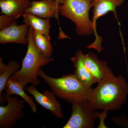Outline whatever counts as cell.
<instances>
[{"mask_svg": "<svg viewBox=\"0 0 128 128\" xmlns=\"http://www.w3.org/2000/svg\"><path fill=\"white\" fill-rule=\"evenodd\" d=\"M98 84L88 99L96 110H119L126 102L128 84L122 76L112 75Z\"/></svg>", "mask_w": 128, "mask_h": 128, "instance_id": "cell-1", "label": "cell"}, {"mask_svg": "<svg viewBox=\"0 0 128 128\" xmlns=\"http://www.w3.org/2000/svg\"><path fill=\"white\" fill-rule=\"evenodd\" d=\"M38 75L45 81L56 97L68 103L88 100L93 89L81 82L74 74H69L60 78H54L47 75L40 69Z\"/></svg>", "mask_w": 128, "mask_h": 128, "instance_id": "cell-2", "label": "cell"}, {"mask_svg": "<svg viewBox=\"0 0 128 128\" xmlns=\"http://www.w3.org/2000/svg\"><path fill=\"white\" fill-rule=\"evenodd\" d=\"M33 29L29 28L28 33V49L22 61L20 69L11 76L21 83L25 88L28 84L39 85L38 72L43 66L54 61V58L45 56L36 48L33 38Z\"/></svg>", "mask_w": 128, "mask_h": 128, "instance_id": "cell-3", "label": "cell"}, {"mask_svg": "<svg viewBox=\"0 0 128 128\" xmlns=\"http://www.w3.org/2000/svg\"><path fill=\"white\" fill-rule=\"evenodd\" d=\"M92 7V0H64L59 6V15L75 24L78 35H90L94 32L93 24L89 17Z\"/></svg>", "mask_w": 128, "mask_h": 128, "instance_id": "cell-4", "label": "cell"}, {"mask_svg": "<svg viewBox=\"0 0 128 128\" xmlns=\"http://www.w3.org/2000/svg\"><path fill=\"white\" fill-rule=\"evenodd\" d=\"M100 114L88 99L74 102L72 103L71 116L63 128H93L96 120Z\"/></svg>", "mask_w": 128, "mask_h": 128, "instance_id": "cell-5", "label": "cell"}, {"mask_svg": "<svg viewBox=\"0 0 128 128\" xmlns=\"http://www.w3.org/2000/svg\"><path fill=\"white\" fill-rule=\"evenodd\" d=\"M124 0H92V6L93 7L92 22L94 27V34L96 37L95 41L92 44L86 46L88 48L96 50L98 53H100L104 48L102 46V38L98 36L96 30V22L98 19L112 12L114 17L118 20L120 25L116 12V8L123 3Z\"/></svg>", "mask_w": 128, "mask_h": 128, "instance_id": "cell-6", "label": "cell"}, {"mask_svg": "<svg viewBox=\"0 0 128 128\" xmlns=\"http://www.w3.org/2000/svg\"><path fill=\"white\" fill-rule=\"evenodd\" d=\"M2 96L8 104L0 106V128H12L25 116L23 109L26 102L19 99L17 95L11 96L4 93Z\"/></svg>", "mask_w": 128, "mask_h": 128, "instance_id": "cell-7", "label": "cell"}, {"mask_svg": "<svg viewBox=\"0 0 128 128\" xmlns=\"http://www.w3.org/2000/svg\"><path fill=\"white\" fill-rule=\"evenodd\" d=\"M25 89L34 97L37 103L50 111L53 115L57 118H64L61 104L52 92L46 90L41 93L33 85L25 88Z\"/></svg>", "mask_w": 128, "mask_h": 128, "instance_id": "cell-8", "label": "cell"}, {"mask_svg": "<svg viewBox=\"0 0 128 128\" xmlns=\"http://www.w3.org/2000/svg\"><path fill=\"white\" fill-rule=\"evenodd\" d=\"M83 60L86 68L97 83L114 74L112 69L108 66L107 62L100 60L94 53L84 54Z\"/></svg>", "mask_w": 128, "mask_h": 128, "instance_id": "cell-9", "label": "cell"}, {"mask_svg": "<svg viewBox=\"0 0 128 128\" xmlns=\"http://www.w3.org/2000/svg\"><path fill=\"white\" fill-rule=\"evenodd\" d=\"M29 26L26 24L18 25L12 24L0 32V43L2 44L14 43L28 44V33Z\"/></svg>", "mask_w": 128, "mask_h": 128, "instance_id": "cell-10", "label": "cell"}, {"mask_svg": "<svg viewBox=\"0 0 128 128\" xmlns=\"http://www.w3.org/2000/svg\"><path fill=\"white\" fill-rule=\"evenodd\" d=\"M59 5L56 0L32 1L30 7L25 12L45 19L55 18L58 20Z\"/></svg>", "mask_w": 128, "mask_h": 128, "instance_id": "cell-11", "label": "cell"}, {"mask_svg": "<svg viewBox=\"0 0 128 128\" xmlns=\"http://www.w3.org/2000/svg\"><path fill=\"white\" fill-rule=\"evenodd\" d=\"M31 3L30 0H0L1 14L16 20L30 7Z\"/></svg>", "mask_w": 128, "mask_h": 128, "instance_id": "cell-12", "label": "cell"}, {"mask_svg": "<svg viewBox=\"0 0 128 128\" xmlns=\"http://www.w3.org/2000/svg\"><path fill=\"white\" fill-rule=\"evenodd\" d=\"M84 54L81 50L76 53L71 58L75 68L74 74L81 82L89 87L96 82L85 65L83 60Z\"/></svg>", "mask_w": 128, "mask_h": 128, "instance_id": "cell-13", "label": "cell"}, {"mask_svg": "<svg viewBox=\"0 0 128 128\" xmlns=\"http://www.w3.org/2000/svg\"><path fill=\"white\" fill-rule=\"evenodd\" d=\"M24 89L20 82L10 77L6 83L4 90L6 92V94L8 96L17 95L20 96L29 105L32 112L36 113L37 111L36 105L32 98L26 94Z\"/></svg>", "mask_w": 128, "mask_h": 128, "instance_id": "cell-14", "label": "cell"}, {"mask_svg": "<svg viewBox=\"0 0 128 128\" xmlns=\"http://www.w3.org/2000/svg\"><path fill=\"white\" fill-rule=\"evenodd\" d=\"M23 21L29 27L39 32L48 38L50 39V31L51 25L50 19H45L28 12H24L22 16Z\"/></svg>", "mask_w": 128, "mask_h": 128, "instance_id": "cell-15", "label": "cell"}, {"mask_svg": "<svg viewBox=\"0 0 128 128\" xmlns=\"http://www.w3.org/2000/svg\"><path fill=\"white\" fill-rule=\"evenodd\" d=\"M20 68V64L16 60H10L6 64L2 62V58H0V103L2 105L6 102L2 94L8 80Z\"/></svg>", "mask_w": 128, "mask_h": 128, "instance_id": "cell-16", "label": "cell"}, {"mask_svg": "<svg viewBox=\"0 0 128 128\" xmlns=\"http://www.w3.org/2000/svg\"><path fill=\"white\" fill-rule=\"evenodd\" d=\"M33 38L34 45L38 50L48 57L52 54L53 49L50 40L39 32L33 30Z\"/></svg>", "mask_w": 128, "mask_h": 128, "instance_id": "cell-17", "label": "cell"}, {"mask_svg": "<svg viewBox=\"0 0 128 128\" xmlns=\"http://www.w3.org/2000/svg\"><path fill=\"white\" fill-rule=\"evenodd\" d=\"M16 22V20L7 15L2 14L0 16V30H3Z\"/></svg>", "mask_w": 128, "mask_h": 128, "instance_id": "cell-18", "label": "cell"}, {"mask_svg": "<svg viewBox=\"0 0 128 128\" xmlns=\"http://www.w3.org/2000/svg\"><path fill=\"white\" fill-rule=\"evenodd\" d=\"M112 122L118 126L128 128V118L125 115H121L119 116L112 117Z\"/></svg>", "mask_w": 128, "mask_h": 128, "instance_id": "cell-19", "label": "cell"}, {"mask_svg": "<svg viewBox=\"0 0 128 128\" xmlns=\"http://www.w3.org/2000/svg\"><path fill=\"white\" fill-rule=\"evenodd\" d=\"M58 3H59L60 4H61L64 2V0H56Z\"/></svg>", "mask_w": 128, "mask_h": 128, "instance_id": "cell-20", "label": "cell"}]
</instances>
